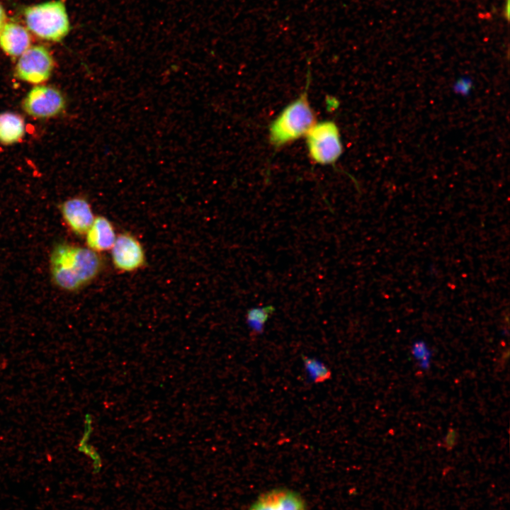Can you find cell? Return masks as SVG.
<instances>
[{
    "instance_id": "6da1fadb",
    "label": "cell",
    "mask_w": 510,
    "mask_h": 510,
    "mask_svg": "<svg viewBox=\"0 0 510 510\" xmlns=\"http://www.w3.org/2000/svg\"><path fill=\"white\" fill-rule=\"evenodd\" d=\"M103 266L98 253L74 244L59 243L50 254L52 280L58 288L67 291H76L90 283Z\"/></svg>"
},
{
    "instance_id": "7a4b0ae2",
    "label": "cell",
    "mask_w": 510,
    "mask_h": 510,
    "mask_svg": "<svg viewBox=\"0 0 510 510\" xmlns=\"http://www.w3.org/2000/svg\"><path fill=\"white\" fill-rule=\"evenodd\" d=\"M309 78L305 90L286 106L272 121L269 127V140L276 148H280L305 137L317 123L307 94Z\"/></svg>"
},
{
    "instance_id": "3957f363",
    "label": "cell",
    "mask_w": 510,
    "mask_h": 510,
    "mask_svg": "<svg viewBox=\"0 0 510 510\" xmlns=\"http://www.w3.org/2000/svg\"><path fill=\"white\" fill-rule=\"evenodd\" d=\"M23 15L27 29L38 38L60 42L69 33L70 21L64 0L28 6Z\"/></svg>"
},
{
    "instance_id": "277c9868",
    "label": "cell",
    "mask_w": 510,
    "mask_h": 510,
    "mask_svg": "<svg viewBox=\"0 0 510 510\" xmlns=\"http://www.w3.org/2000/svg\"><path fill=\"white\" fill-rule=\"evenodd\" d=\"M305 137L309 156L314 163L334 164L342 154L339 130L333 120L316 123Z\"/></svg>"
},
{
    "instance_id": "5b68a950",
    "label": "cell",
    "mask_w": 510,
    "mask_h": 510,
    "mask_svg": "<svg viewBox=\"0 0 510 510\" xmlns=\"http://www.w3.org/2000/svg\"><path fill=\"white\" fill-rule=\"evenodd\" d=\"M54 66V59L49 50L42 45H34L20 56L14 74L18 79L40 84L50 77Z\"/></svg>"
},
{
    "instance_id": "8992f818",
    "label": "cell",
    "mask_w": 510,
    "mask_h": 510,
    "mask_svg": "<svg viewBox=\"0 0 510 510\" xmlns=\"http://www.w3.org/2000/svg\"><path fill=\"white\" fill-rule=\"evenodd\" d=\"M66 101L62 92L50 86H36L23 101V110L35 118H50L60 114Z\"/></svg>"
},
{
    "instance_id": "52a82bcc",
    "label": "cell",
    "mask_w": 510,
    "mask_h": 510,
    "mask_svg": "<svg viewBox=\"0 0 510 510\" xmlns=\"http://www.w3.org/2000/svg\"><path fill=\"white\" fill-rule=\"evenodd\" d=\"M111 257L115 268L123 272L135 271L145 263V254L141 243L129 233L116 237L111 248Z\"/></svg>"
},
{
    "instance_id": "ba28073f",
    "label": "cell",
    "mask_w": 510,
    "mask_h": 510,
    "mask_svg": "<svg viewBox=\"0 0 510 510\" xmlns=\"http://www.w3.org/2000/svg\"><path fill=\"white\" fill-rule=\"evenodd\" d=\"M63 220L75 234H86L95 217L86 198L76 196L64 200L60 205Z\"/></svg>"
},
{
    "instance_id": "9c48e42d",
    "label": "cell",
    "mask_w": 510,
    "mask_h": 510,
    "mask_svg": "<svg viewBox=\"0 0 510 510\" xmlns=\"http://www.w3.org/2000/svg\"><path fill=\"white\" fill-rule=\"evenodd\" d=\"M249 510H306V507L298 493L288 489H276L262 494Z\"/></svg>"
},
{
    "instance_id": "30bf717a",
    "label": "cell",
    "mask_w": 510,
    "mask_h": 510,
    "mask_svg": "<svg viewBox=\"0 0 510 510\" xmlns=\"http://www.w3.org/2000/svg\"><path fill=\"white\" fill-rule=\"evenodd\" d=\"M31 45L29 30L16 22H6L0 33V47L11 57H19Z\"/></svg>"
},
{
    "instance_id": "8fae6325",
    "label": "cell",
    "mask_w": 510,
    "mask_h": 510,
    "mask_svg": "<svg viewBox=\"0 0 510 510\" xmlns=\"http://www.w3.org/2000/svg\"><path fill=\"white\" fill-rule=\"evenodd\" d=\"M112 223L103 216H98L86 233L89 249L97 253L111 249L116 239Z\"/></svg>"
},
{
    "instance_id": "7c38bea8",
    "label": "cell",
    "mask_w": 510,
    "mask_h": 510,
    "mask_svg": "<svg viewBox=\"0 0 510 510\" xmlns=\"http://www.w3.org/2000/svg\"><path fill=\"white\" fill-rule=\"evenodd\" d=\"M25 133L23 118L12 112L0 113V142L12 144L20 141Z\"/></svg>"
},
{
    "instance_id": "4fadbf2b",
    "label": "cell",
    "mask_w": 510,
    "mask_h": 510,
    "mask_svg": "<svg viewBox=\"0 0 510 510\" xmlns=\"http://www.w3.org/2000/svg\"><path fill=\"white\" fill-rule=\"evenodd\" d=\"M272 305L262 307H253L249 310L246 315V322L250 329V335L253 337L264 332V324L274 311Z\"/></svg>"
},
{
    "instance_id": "5bb4252c",
    "label": "cell",
    "mask_w": 510,
    "mask_h": 510,
    "mask_svg": "<svg viewBox=\"0 0 510 510\" xmlns=\"http://www.w3.org/2000/svg\"><path fill=\"white\" fill-rule=\"evenodd\" d=\"M302 359L306 374L313 383H322L332 378L330 369L322 361L302 355Z\"/></svg>"
},
{
    "instance_id": "9a60e30c",
    "label": "cell",
    "mask_w": 510,
    "mask_h": 510,
    "mask_svg": "<svg viewBox=\"0 0 510 510\" xmlns=\"http://www.w3.org/2000/svg\"><path fill=\"white\" fill-rule=\"evenodd\" d=\"M411 353L421 370L430 368L432 354L426 341L421 339L414 341L411 346Z\"/></svg>"
},
{
    "instance_id": "2e32d148",
    "label": "cell",
    "mask_w": 510,
    "mask_h": 510,
    "mask_svg": "<svg viewBox=\"0 0 510 510\" xmlns=\"http://www.w3.org/2000/svg\"><path fill=\"white\" fill-rule=\"evenodd\" d=\"M458 434L455 429H450L443 438V444L447 448H452L457 443Z\"/></svg>"
},
{
    "instance_id": "e0dca14e",
    "label": "cell",
    "mask_w": 510,
    "mask_h": 510,
    "mask_svg": "<svg viewBox=\"0 0 510 510\" xmlns=\"http://www.w3.org/2000/svg\"><path fill=\"white\" fill-rule=\"evenodd\" d=\"M6 14L4 6L0 4V33L6 23Z\"/></svg>"
},
{
    "instance_id": "ac0fdd59",
    "label": "cell",
    "mask_w": 510,
    "mask_h": 510,
    "mask_svg": "<svg viewBox=\"0 0 510 510\" xmlns=\"http://www.w3.org/2000/svg\"><path fill=\"white\" fill-rule=\"evenodd\" d=\"M504 16L508 18L509 14V0H506L505 7L504 9Z\"/></svg>"
}]
</instances>
